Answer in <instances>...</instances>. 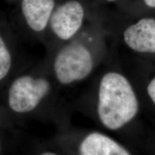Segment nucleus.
Listing matches in <instances>:
<instances>
[{
	"mask_svg": "<svg viewBox=\"0 0 155 155\" xmlns=\"http://www.w3.org/2000/svg\"><path fill=\"white\" fill-rule=\"evenodd\" d=\"M138 111L137 95L127 78L114 71L103 75L97 101V114L101 124L108 130H119L132 121Z\"/></svg>",
	"mask_w": 155,
	"mask_h": 155,
	"instance_id": "f257e3e1",
	"label": "nucleus"
},
{
	"mask_svg": "<svg viewBox=\"0 0 155 155\" xmlns=\"http://www.w3.org/2000/svg\"><path fill=\"white\" fill-rule=\"evenodd\" d=\"M52 83L44 76L22 75L10 83L7 92V106L17 115L32 113L49 96Z\"/></svg>",
	"mask_w": 155,
	"mask_h": 155,
	"instance_id": "f03ea898",
	"label": "nucleus"
},
{
	"mask_svg": "<svg viewBox=\"0 0 155 155\" xmlns=\"http://www.w3.org/2000/svg\"><path fill=\"white\" fill-rule=\"evenodd\" d=\"M94 69V59L88 48L78 41L62 48L54 58L53 70L57 82L70 86L87 78Z\"/></svg>",
	"mask_w": 155,
	"mask_h": 155,
	"instance_id": "7ed1b4c3",
	"label": "nucleus"
},
{
	"mask_svg": "<svg viewBox=\"0 0 155 155\" xmlns=\"http://www.w3.org/2000/svg\"><path fill=\"white\" fill-rule=\"evenodd\" d=\"M84 15L81 4L75 0H70L60 5L52 13L49 22L50 29L60 40H71L82 26Z\"/></svg>",
	"mask_w": 155,
	"mask_h": 155,
	"instance_id": "20e7f679",
	"label": "nucleus"
},
{
	"mask_svg": "<svg viewBox=\"0 0 155 155\" xmlns=\"http://www.w3.org/2000/svg\"><path fill=\"white\" fill-rule=\"evenodd\" d=\"M124 40L136 52L155 53V19H141L129 26L124 32Z\"/></svg>",
	"mask_w": 155,
	"mask_h": 155,
	"instance_id": "39448f33",
	"label": "nucleus"
},
{
	"mask_svg": "<svg viewBox=\"0 0 155 155\" xmlns=\"http://www.w3.org/2000/svg\"><path fill=\"white\" fill-rule=\"evenodd\" d=\"M78 152L80 155H131L119 142L98 131L85 136L79 144Z\"/></svg>",
	"mask_w": 155,
	"mask_h": 155,
	"instance_id": "423d86ee",
	"label": "nucleus"
},
{
	"mask_svg": "<svg viewBox=\"0 0 155 155\" xmlns=\"http://www.w3.org/2000/svg\"><path fill=\"white\" fill-rule=\"evenodd\" d=\"M54 7V0H22V15L29 28L36 32L45 30Z\"/></svg>",
	"mask_w": 155,
	"mask_h": 155,
	"instance_id": "0eeeda50",
	"label": "nucleus"
},
{
	"mask_svg": "<svg viewBox=\"0 0 155 155\" xmlns=\"http://www.w3.org/2000/svg\"><path fill=\"white\" fill-rule=\"evenodd\" d=\"M12 68V56L5 39L0 35V86L8 78Z\"/></svg>",
	"mask_w": 155,
	"mask_h": 155,
	"instance_id": "6e6552de",
	"label": "nucleus"
},
{
	"mask_svg": "<svg viewBox=\"0 0 155 155\" xmlns=\"http://www.w3.org/2000/svg\"><path fill=\"white\" fill-rule=\"evenodd\" d=\"M147 93L151 100L155 105V77L150 81L147 86Z\"/></svg>",
	"mask_w": 155,
	"mask_h": 155,
	"instance_id": "1a4fd4ad",
	"label": "nucleus"
},
{
	"mask_svg": "<svg viewBox=\"0 0 155 155\" xmlns=\"http://www.w3.org/2000/svg\"><path fill=\"white\" fill-rule=\"evenodd\" d=\"M147 6L150 7H155V0H144Z\"/></svg>",
	"mask_w": 155,
	"mask_h": 155,
	"instance_id": "9d476101",
	"label": "nucleus"
},
{
	"mask_svg": "<svg viewBox=\"0 0 155 155\" xmlns=\"http://www.w3.org/2000/svg\"><path fill=\"white\" fill-rule=\"evenodd\" d=\"M40 155H58V154H55V153L51 152H45L42 153V154H40Z\"/></svg>",
	"mask_w": 155,
	"mask_h": 155,
	"instance_id": "9b49d317",
	"label": "nucleus"
},
{
	"mask_svg": "<svg viewBox=\"0 0 155 155\" xmlns=\"http://www.w3.org/2000/svg\"><path fill=\"white\" fill-rule=\"evenodd\" d=\"M1 147H2V144H1V139H0V152H1Z\"/></svg>",
	"mask_w": 155,
	"mask_h": 155,
	"instance_id": "f8f14e48",
	"label": "nucleus"
},
{
	"mask_svg": "<svg viewBox=\"0 0 155 155\" xmlns=\"http://www.w3.org/2000/svg\"><path fill=\"white\" fill-rule=\"evenodd\" d=\"M108 1H114V0H108Z\"/></svg>",
	"mask_w": 155,
	"mask_h": 155,
	"instance_id": "ddd939ff",
	"label": "nucleus"
}]
</instances>
